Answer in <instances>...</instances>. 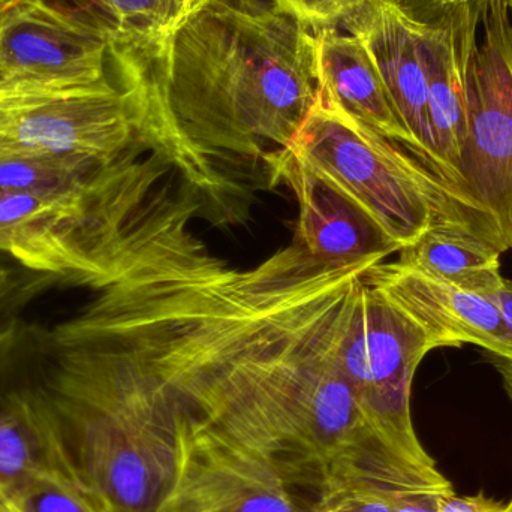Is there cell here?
Returning <instances> with one entry per match:
<instances>
[{"mask_svg": "<svg viewBox=\"0 0 512 512\" xmlns=\"http://www.w3.org/2000/svg\"><path fill=\"white\" fill-rule=\"evenodd\" d=\"M111 29L89 6L12 0L0 12V95L108 80Z\"/></svg>", "mask_w": 512, "mask_h": 512, "instance_id": "5b68a950", "label": "cell"}, {"mask_svg": "<svg viewBox=\"0 0 512 512\" xmlns=\"http://www.w3.org/2000/svg\"><path fill=\"white\" fill-rule=\"evenodd\" d=\"M393 3L394 6L405 12L408 15H414L417 11L418 6H442V8H448V6H462L466 3L472 2V0H388Z\"/></svg>", "mask_w": 512, "mask_h": 512, "instance_id": "44dd1931", "label": "cell"}, {"mask_svg": "<svg viewBox=\"0 0 512 512\" xmlns=\"http://www.w3.org/2000/svg\"><path fill=\"white\" fill-rule=\"evenodd\" d=\"M399 493L382 487H348L322 496L310 512H391Z\"/></svg>", "mask_w": 512, "mask_h": 512, "instance_id": "9a60e30c", "label": "cell"}, {"mask_svg": "<svg viewBox=\"0 0 512 512\" xmlns=\"http://www.w3.org/2000/svg\"><path fill=\"white\" fill-rule=\"evenodd\" d=\"M490 355V363L496 367L499 376H501L502 387L505 393L510 397L512 403V358L498 357V355Z\"/></svg>", "mask_w": 512, "mask_h": 512, "instance_id": "7402d4cb", "label": "cell"}, {"mask_svg": "<svg viewBox=\"0 0 512 512\" xmlns=\"http://www.w3.org/2000/svg\"><path fill=\"white\" fill-rule=\"evenodd\" d=\"M435 349L438 343L373 286L366 271L340 351V369L388 450L430 486L453 495V484L421 444L412 421V382L423 358Z\"/></svg>", "mask_w": 512, "mask_h": 512, "instance_id": "3957f363", "label": "cell"}, {"mask_svg": "<svg viewBox=\"0 0 512 512\" xmlns=\"http://www.w3.org/2000/svg\"><path fill=\"white\" fill-rule=\"evenodd\" d=\"M367 280L439 348L475 345L487 354L512 358L510 334L489 298L433 279L399 261L378 262L367 270Z\"/></svg>", "mask_w": 512, "mask_h": 512, "instance_id": "9c48e42d", "label": "cell"}, {"mask_svg": "<svg viewBox=\"0 0 512 512\" xmlns=\"http://www.w3.org/2000/svg\"><path fill=\"white\" fill-rule=\"evenodd\" d=\"M439 512H512V498H489L484 492L477 495L453 493L439 498Z\"/></svg>", "mask_w": 512, "mask_h": 512, "instance_id": "e0dca14e", "label": "cell"}, {"mask_svg": "<svg viewBox=\"0 0 512 512\" xmlns=\"http://www.w3.org/2000/svg\"><path fill=\"white\" fill-rule=\"evenodd\" d=\"M441 496L426 492L399 493L394 499L391 512H439Z\"/></svg>", "mask_w": 512, "mask_h": 512, "instance_id": "d6986e66", "label": "cell"}, {"mask_svg": "<svg viewBox=\"0 0 512 512\" xmlns=\"http://www.w3.org/2000/svg\"><path fill=\"white\" fill-rule=\"evenodd\" d=\"M141 144L131 90L96 86L0 95V156L107 168Z\"/></svg>", "mask_w": 512, "mask_h": 512, "instance_id": "277c9868", "label": "cell"}, {"mask_svg": "<svg viewBox=\"0 0 512 512\" xmlns=\"http://www.w3.org/2000/svg\"><path fill=\"white\" fill-rule=\"evenodd\" d=\"M489 300L495 304L496 309L501 313L512 342V280L505 279L502 288L495 294L490 295Z\"/></svg>", "mask_w": 512, "mask_h": 512, "instance_id": "ffe728a7", "label": "cell"}, {"mask_svg": "<svg viewBox=\"0 0 512 512\" xmlns=\"http://www.w3.org/2000/svg\"><path fill=\"white\" fill-rule=\"evenodd\" d=\"M465 143L460 176L466 191L498 222L512 249V53L472 50L466 72Z\"/></svg>", "mask_w": 512, "mask_h": 512, "instance_id": "52a82bcc", "label": "cell"}, {"mask_svg": "<svg viewBox=\"0 0 512 512\" xmlns=\"http://www.w3.org/2000/svg\"><path fill=\"white\" fill-rule=\"evenodd\" d=\"M209 0H83L111 29L135 47L161 50Z\"/></svg>", "mask_w": 512, "mask_h": 512, "instance_id": "5bb4252c", "label": "cell"}, {"mask_svg": "<svg viewBox=\"0 0 512 512\" xmlns=\"http://www.w3.org/2000/svg\"><path fill=\"white\" fill-rule=\"evenodd\" d=\"M180 463L156 512H310L315 502L268 463L177 412Z\"/></svg>", "mask_w": 512, "mask_h": 512, "instance_id": "8992f818", "label": "cell"}, {"mask_svg": "<svg viewBox=\"0 0 512 512\" xmlns=\"http://www.w3.org/2000/svg\"><path fill=\"white\" fill-rule=\"evenodd\" d=\"M319 98L312 27L273 0H209L153 57L138 138L221 204L248 165L270 186Z\"/></svg>", "mask_w": 512, "mask_h": 512, "instance_id": "6da1fadb", "label": "cell"}, {"mask_svg": "<svg viewBox=\"0 0 512 512\" xmlns=\"http://www.w3.org/2000/svg\"><path fill=\"white\" fill-rule=\"evenodd\" d=\"M474 47V30L466 23L444 27L424 23L421 48L429 84L433 146L445 176L463 189L460 155L468 126L466 72Z\"/></svg>", "mask_w": 512, "mask_h": 512, "instance_id": "7c38bea8", "label": "cell"}, {"mask_svg": "<svg viewBox=\"0 0 512 512\" xmlns=\"http://www.w3.org/2000/svg\"><path fill=\"white\" fill-rule=\"evenodd\" d=\"M29 463L26 442L11 426H0V474L17 475Z\"/></svg>", "mask_w": 512, "mask_h": 512, "instance_id": "ac0fdd59", "label": "cell"}, {"mask_svg": "<svg viewBox=\"0 0 512 512\" xmlns=\"http://www.w3.org/2000/svg\"><path fill=\"white\" fill-rule=\"evenodd\" d=\"M286 153L357 204L400 251L438 225L474 231L507 251L498 222L466 189L433 173L322 93Z\"/></svg>", "mask_w": 512, "mask_h": 512, "instance_id": "7a4b0ae2", "label": "cell"}, {"mask_svg": "<svg viewBox=\"0 0 512 512\" xmlns=\"http://www.w3.org/2000/svg\"><path fill=\"white\" fill-rule=\"evenodd\" d=\"M339 24L354 33L369 51L391 105L424 164L448 180L430 128L429 84L421 48L424 23L388 0H366Z\"/></svg>", "mask_w": 512, "mask_h": 512, "instance_id": "ba28073f", "label": "cell"}, {"mask_svg": "<svg viewBox=\"0 0 512 512\" xmlns=\"http://www.w3.org/2000/svg\"><path fill=\"white\" fill-rule=\"evenodd\" d=\"M12 0H0V12L3 11V9L6 8V6L9 5V3H11Z\"/></svg>", "mask_w": 512, "mask_h": 512, "instance_id": "603a6c76", "label": "cell"}, {"mask_svg": "<svg viewBox=\"0 0 512 512\" xmlns=\"http://www.w3.org/2000/svg\"><path fill=\"white\" fill-rule=\"evenodd\" d=\"M313 30L337 26L366 0H273Z\"/></svg>", "mask_w": 512, "mask_h": 512, "instance_id": "2e32d148", "label": "cell"}, {"mask_svg": "<svg viewBox=\"0 0 512 512\" xmlns=\"http://www.w3.org/2000/svg\"><path fill=\"white\" fill-rule=\"evenodd\" d=\"M397 261L433 279L489 298L504 285V252L486 237L456 227L438 225L399 252Z\"/></svg>", "mask_w": 512, "mask_h": 512, "instance_id": "4fadbf2b", "label": "cell"}, {"mask_svg": "<svg viewBox=\"0 0 512 512\" xmlns=\"http://www.w3.org/2000/svg\"><path fill=\"white\" fill-rule=\"evenodd\" d=\"M315 35L322 96L424 164L411 135L400 123L363 42L339 26L316 29Z\"/></svg>", "mask_w": 512, "mask_h": 512, "instance_id": "8fae6325", "label": "cell"}, {"mask_svg": "<svg viewBox=\"0 0 512 512\" xmlns=\"http://www.w3.org/2000/svg\"><path fill=\"white\" fill-rule=\"evenodd\" d=\"M285 183L298 204L295 242L330 265L385 261L400 248L351 200L304 170L288 153L274 159L270 186Z\"/></svg>", "mask_w": 512, "mask_h": 512, "instance_id": "30bf717a", "label": "cell"}]
</instances>
